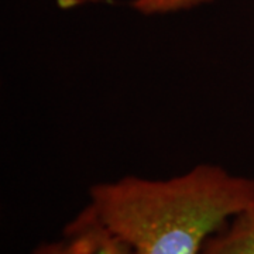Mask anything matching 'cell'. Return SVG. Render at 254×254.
Masks as SVG:
<instances>
[{"mask_svg":"<svg viewBox=\"0 0 254 254\" xmlns=\"http://www.w3.org/2000/svg\"><path fill=\"white\" fill-rule=\"evenodd\" d=\"M252 203L254 178L212 163L167 180L98 182L88 202L134 254H202L209 237Z\"/></svg>","mask_w":254,"mask_h":254,"instance_id":"obj_1","label":"cell"},{"mask_svg":"<svg viewBox=\"0 0 254 254\" xmlns=\"http://www.w3.org/2000/svg\"><path fill=\"white\" fill-rule=\"evenodd\" d=\"M31 254H134L86 205L64 226L61 236L41 242Z\"/></svg>","mask_w":254,"mask_h":254,"instance_id":"obj_2","label":"cell"},{"mask_svg":"<svg viewBox=\"0 0 254 254\" xmlns=\"http://www.w3.org/2000/svg\"><path fill=\"white\" fill-rule=\"evenodd\" d=\"M202 254H254V203L209 237Z\"/></svg>","mask_w":254,"mask_h":254,"instance_id":"obj_3","label":"cell"},{"mask_svg":"<svg viewBox=\"0 0 254 254\" xmlns=\"http://www.w3.org/2000/svg\"><path fill=\"white\" fill-rule=\"evenodd\" d=\"M213 0H133L130 6L143 16H161L190 10Z\"/></svg>","mask_w":254,"mask_h":254,"instance_id":"obj_4","label":"cell"}]
</instances>
